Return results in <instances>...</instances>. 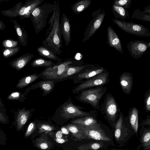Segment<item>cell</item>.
Returning <instances> with one entry per match:
<instances>
[{
    "label": "cell",
    "mask_w": 150,
    "mask_h": 150,
    "mask_svg": "<svg viewBox=\"0 0 150 150\" xmlns=\"http://www.w3.org/2000/svg\"><path fill=\"white\" fill-rule=\"evenodd\" d=\"M2 44L4 47L12 48L17 47L18 45V42L17 41L13 40L7 39L4 40Z\"/></svg>",
    "instance_id": "obj_40"
},
{
    "label": "cell",
    "mask_w": 150,
    "mask_h": 150,
    "mask_svg": "<svg viewBox=\"0 0 150 150\" xmlns=\"http://www.w3.org/2000/svg\"><path fill=\"white\" fill-rule=\"evenodd\" d=\"M52 14L48 24L49 26L47 30L45 38L42 42L43 45L56 54L61 55L62 52L60 22V9L59 2L55 0Z\"/></svg>",
    "instance_id": "obj_1"
},
{
    "label": "cell",
    "mask_w": 150,
    "mask_h": 150,
    "mask_svg": "<svg viewBox=\"0 0 150 150\" xmlns=\"http://www.w3.org/2000/svg\"><path fill=\"white\" fill-rule=\"evenodd\" d=\"M141 142L143 147L146 150L150 149V130L145 132L141 138Z\"/></svg>",
    "instance_id": "obj_34"
},
{
    "label": "cell",
    "mask_w": 150,
    "mask_h": 150,
    "mask_svg": "<svg viewBox=\"0 0 150 150\" xmlns=\"http://www.w3.org/2000/svg\"><path fill=\"white\" fill-rule=\"evenodd\" d=\"M123 123V117L122 115H120L115 125V138L118 139L121 136V130Z\"/></svg>",
    "instance_id": "obj_36"
},
{
    "label": "cell",
    "mask_w": 150,
    "mask_h": 150,
    "mask_svg": "<svg viewBox=\"0 0 150 150\" xmlns=\"http://www.w3.org/2000/svg\"><path fill=\"white\" fill-rule=\"evenodd\" d=\"M117 109V105L114 98L109 96L106 100L105 110L109 118L113 120L115 118Z\"/></svg>",
    "instance_id": "obj_18"
},
{
    "label": "cell",
    "mask_w": 150,
    "mask_h": 150,
    "mask_svg": "<svg viewBox=\"0 0 150 150\" xmlns=\"http://www.w3.org/2000/svg\"><path fill=\"white\" fill-rule=\"evenodd\" d=\"M77 125L81 132L83 139L103 141H109L111 140L100 128L99 124L88 127Z\"/></svg>",
    "instance_id": "obj_7"
},
{
    "label": "cell",
    "mask_w": 150,
    "mask_h": 150,
    "mask_svg": "<svg viewBox=\"0 0 150 150\" xmlns=\"http://www.w3.org/2000/svg\"><path fill=\"white\" fill-rule=\"evenodd\" d=\"M101 143L91 142L82 144L78 147V150H97L102 147L103 145Z\"/></svg>",
    "instance_id": "obj_32"
},
{
    "label": "cell",
    "mask_w": 150,
    "mask_h": 150,
    "mask_svg": "<svg viewBox=\"0 0 150 150\" xmlns=\"http://www.w3.org/2000/svg\"><path fill=\"white\" fill-rule=\"evenodd\" d=\"M40 77L37 73L25 76L18 80L16 87L19 89L23 88L28 86Z\"/></svg>",
    "instance_id": "obj_25"
},
{
    "label": "cell",
    "mask_w": 150,
    "mask_h": 150,
    "mask_svg": "<svg viewBox=\"0 0 150 150\" xmlns=\"http://www.w3.org/2000/svg\"><path fill=\"white\" fill-rule=\"evenodd\" d=\"M44 0H28L20 9L17 16L22 21L25 18H30L33 11L43 2Z\"/></svg>",
    "instance_id": "obj_11"
},
{
    "label": "cell",
    "mask_w": 150,
    "mask_h": 150,
    "mask_svg": "<svg viewBox=\"0 0 150 150\" xmlns=\"http://www.w3.org/2000/svg\"><path fill=\"white\" fill-rule=\"evenodd\" d=\"M131 18H135L138 20L144 21H150V15L143 11L142 12L139 9H136L134 10Z\"/></svg>",
    "instance_id": "obj_30"
},
{
    "label": "cell",
    "mask_w": 150,
    "mask_h": 150,
    "mask_svg": "<svg viewBox=\"0 0 150 150\" xmlns=\"http://www.w3.org/2000/svg\"><path fill=\"white\" fill-rule=\"evenodd\" d=\"M91 0H78L71 6V9L76 14H78L87 8L91 4Z\"/></svg>",
    "instance_id": "obj_24"
},
{
    "label": "cell",
    "mask_w": 150,
    "mask_h": 150,
    "mask_svg": "<svg viewBox=\"0 0 150 150\" xmlns=\"http://www.w3.org/2000/svg\"><path fill=\"white\" fill-rule=\"evenodd\" d=\"M107 43L111 47H113L117 51L123 54V50L120 39L111 26L107 28Z\"/></svg>",
    "instance_id": "obj_13"
},
{
    "label": "cell",
    "mask_w": 150,
    "mask_h": 150,
    "mask_svg": "<svg viewBox=\"0 0 150 150\" xmlns=\"http://www.w3.org/2000/svg\"><path fill=\"white\" fill-rule=\"evenodd\" d=\"M54 139L58 143L63 144L68 141V139H56L54 138Z\"/></svg>",
    "instance_id": "obj_43"
},
{
    "label": "cell",
    "mask_w": 150,
    "mask_h": 150,
    "mask_svg": "<svg viewBox=\"0 0 150 150\" xmlns=\"http://www.w3.org/2000/svg\"><path fill=\"white\" fill-rule=\"evenodd\" d=\"M36 127V124L33 122H31L29 125L26 130L25 136L28 137L34 131Z\"/></svg>",
    "instance_id": "obj_41"
},
{
    "label": "cell",
    "mask_w": 150,
    "mask_h": 150,
    "mask_svg": "<svg viewBox=\"0 0 150 150\" xmlns=\"http://www.w3.org/2000/svg\"><path fill=\"white\" fill-rule=\"evenodd\" d=\"M112 11L116 18L124 20L129 18V15L127 9L122 7L112 4Z\"/></svg>",
    "instance_id": "obj_26"
},
{
    "label": "cell",
    "mask_w": 150,
    "mask_h": 150,
    "mask_svg": "<svg viewBox=\"0 0 150 150\" xmlns=\"http://www.w3.org/2000/svg\"><path fill=\"white\" fill-rule=\"evenodd\" d=\"M51 143V142L41 137L37 138L35 141L36 146L38 149L42 150H46L50 148Z\"/></svg>",
    "instance_id": "obj_31"
},
{
    "label": "cell",
    "mask_w": 150,
    "mask_h": 150,
    "mask_svg": "<svg viewBox=\"0 0 150 150\" xmlns=\"http://www.w3.org/2000/svg\"><path fill=\"white\" fill-rule=\"evenodd\" d=\"M22 5V2L18 3L14 7L10 9L2 10L1 13L4 16L10 17L12 18L16 17Z\"/></svg>",
    "instance_id": "obj_29"
},
{
    "label": "cell",
    "mask_w": 150,
    "mask_h": 150,
    "mask_svg": "<svg viewBox=\"0 0 150 150\" xmlns=\"http://www.w3.org/2000/svg\"><path fill=\"white\" fill-rule=\"evenodd\" d=\"M55 64L51 60H46L42 58H39L33 60L30 65L33 67H45L46 68Z\"/></svg>",
    "instance_id": "obj_28"
},
{
    "label": "cell",
    "mask_w": 150,
    "mask_h": 150,
    "mask_svg": "<svg viewBox=\"0 0 150 150\" xmlns=\"http://www.w3.org/2000/svg\"><path fill=\"white\" fill-rule=\"evenodd\" d=\"M105 70L103 67L94 65L92 67L87 68L76 74L74 79V83L77 84L83 82L84 80L88 79L99 74Z\"/></svg>",
    "instance_id": "obj_10"
},
{
    "label": "cell",
    "mask_w": 150,
    "mask_h": 150,
    "mask_svg": "<svg viewBox=\"0 0 150 150\" xmlns=\"http://www.w3.org/2000/svg\"><path fill=\"white\" fill-rule=\"evenodd\" d=\"M54 85V81L52 80L40 81L30 86V89L40 88L45 94H48L53 90Z\"/></svg>",
    "instance_id": "obj_21"
},
{
    "label": "cell",
    "mask_w": 150,
    "mask_h": 150,
    "mask_svg": "<svg viewBox=\"0 0 150 150\" xmlns=\"http://www.w3.org/2000/svg\"><path fill=\"white\" fill-rule=\"evenodd\" d=\"M6 119L5 116L1 111L0 110V122L2 123H4L6 122Z\"/></svg>",
    "instance_id": "obj_44"
},
{
    "label": "cell",
    "mask_w": 150,
    "mask_h": 150,
    "mask_svg": "<svg viewBox=\"0 0 150 150\" xmlns=\"http://www.w3.org/2000/svg\"><path fill=\"white\" fill-rule=\"evenodd\" d=\"M127 47L132 57L137 59L146 53L148 48L150 47V42L143 40L131 41L127 44Z\"/></svg>",
    "instance_id": "obj_9"
},
{
    "label": "cell",
    "mask_w": 150,
    "mask_h": 150,
    "mask_svg": "<svg viewBox=\"0 0 150 150\" xmlns=\"http://www.w3.org/2000/svg\"><path fill=\"white\" fill-rule=\"evenodd\" d=\"M112 21L120 28L127 33L141 37L150 36V32L148 28L142 25L117 19H113Z\"/></svg>",
    "instance_id": "obj_3"
},
{
    "label": "cell",
    "mask_w": 150,
    "mask_h": 150,
    "mask_svg": "<svg viewBox=\"0 0 150 150\" xmlns=\"http://www.w3.org/2000/svg\"><path fill=\"white\" fill-rule=\"evenodd\" d=\"M38 128L39 133H48L55 129L53 126L48 124L44 123L38 124Z\"/></svg>",
    "instance_id": "obj_37"
},
{
    "label": "cell",
    "mask_w": 150,
    "mask_h": 150,
    "mask_svg": "<svg viewBox=\"0 0 150 150\" xmlns=\"http://www.w3.org/2000/svg\"><path fill=\"white\" fill-rule=\"evenodd\" d=\"M32 112L30 110L25 108L18 109L14 112L16 117V126L18 130L21 129L28 121Z\"/></svg>",
    "instance_id": "obj_16"
},
{
    "label": "cell",
    "mask_w": 150,
    "mask_h": 150,
    "mask_svg": "<svg viewBox=\"0 0 150 150\" xmlns=\"http://www.w3.org/2000/svg\"><path fill=\"white\" fill-rule=\"evenodd\" d=\"M13 23L18 37L19 42L23 47H26L28 43V35L27 33L24 28L21 26L16 20H13Z\"/></svg>",
    "instance_id": "obj_20"
},
{
    "label": "cell",
    "mask_w": 150,
    "mask_h": 150,
    "mask_svg": "<svg viewBox=\"0 0 150 150\" xmlns=\"http://www.w3.org/2000/svg\"><path fill=\"white\" fill-rule=\"evenodd\" d=\"M100 8L92 12V19L89 23L84 33L82 42L88 40L95 33L102 24L105 15V10Z\"/></svg>",
    "instance_id": "obj_6"
},
{
    "label": "cell",
    "mask_w": 150,
    "mask_h": 150,
    "mask_svg": "<svg viewBox=\"0 0 150 150\" xmlns=\"http://www.w3.org/2000/svg\"><path fill=\"white\" fill-rule=\"evenodd\" d=\"M54 8L53 3L46 2L41 4L33 11L30 18L36 34L45 27L47 18Z\"/></svg>",
    "instance_id": "obj_2"
},
{
    "label": "cell",
    "mask_w": 150,
    "mask_h": 150,
    "mask_svg": "<svg viewBox=\"0 0 150 150\" xmlns=\"http://www.w3.org/2000/svg\"><path fill=\"white\" fill-rule=\"evenodd\" d=\"M62 112L63 117L66 119L87 116L90 115L89 113L80 110L71 103L64 105L62 106Z\"/></svg>",
    "instance_id": "obj_12"
},
{
    "label": "cell",
    "mask_w": 150,
    "mask_h": 150,
    "mask_svg": "<svg viewBox=\"0 0 150 150\" xmlns=\"http://www.w3.org/2000/svg\"><path fill=\"white\" fill-rule=\"evenodd\" d=\"M129 121L132 127L137 133L138 127V111L136 108H133L130 112Z\"/></svg>",
    "instance_id": "obj_27"
},
{
    "label": "cell",
    "mask_w": 150,
    "mask_h": 150,
    "mask_svg": "<svg viewBox=\"0 0 150 150\" xmlns=\"http://www.w3.org/2000/svg\"><path fill=\"white\" fill-rule=\"evenodd\" d=\"M34 56V55L33 54L26 53L11 61L9 64L11 67L19 71L30 61Z\"/></svg>",
    "instance_id": "obj_15"
},
{
    "label": "cell",
    "mask_w": 150,
    "mask_h": 150,
    "mask_svg": "<svg viewBox=\"0 0 150 150\" xmlns=\"http://www.w3.org/2000/svg\"><path fill=\"white\" fill-rule=\"evenodd\" d=\"M61 130L62 133L64 134H67L69 133V130L66 127H62Z\"/></svg>",
    "instance_id": "obj_47"
},
{
    "label": "cell",
    "mask_w": 150,
    "mask_h": 150,
    "mask_svg": "<svg viewBox=\"0 0 150 150\" xmlns=\"http://www.w3.org/2000/svg\"><path fill=\"white\" fill-rule=\"evenodd\" d=\"M63 135V133L61 131H58L56 133V139H61Z\"/></svg>",
    "instance_id": "obj_45"
},
{
    "label": "cell",
    "mask_w": 150,
    "mask_h": 150,
    "mask_svg": "<svg viewBox=\"0 0 150 150\" xmlns=\"http://www.w3.org/2000/svg\"><path fill=\"white\" fill-rule=\"evenodd\" d=\"M106 91L105 88L98 87L83 91L78 97V100L88 103L93 108L99 107V101Z\"/></svg>",
    "instance_id": "obj_5"
},
{
    "label": "cell",
    "mask_w": 150,
    "mask_h": 150,
    "mask_svg": "<svg viewBox=\"0 0 150 150\" xmlns=\"http://www.w3.org/2000/svg\"><path fill=\"white\" fill-rule=\"evenodd\" d=\"M38 54L42 57L49 59L58 63L62 62V59L59 58L54 53L43 45L38 47L37 49Z\"/></svg>",
    "instance_id": "obj_22"
},
{
    "label": "cell",
    "mask_w": 150,
    "mask_h": 150,
    "mask_svg": "<svg viewBox=\"0 0 150 150\" xmlns=\"http://www.w3.org/2000/svg\"><path fill=\"white\" fill-rule=\"evenodd\" d=\"M74 61L73 59H67L59 63H55L54 65L46 68L38 75L45 79L57 80Z\"/></svg>",
    "instance_id": "obj_4"
},
{
    "label": "cell",
    "mask_w": 150,
    "mask_h": 150,
    "mask_svg": "<svg viewBox=\"0 0 150 150\" xmlns=\"http://www.w3.org/2000/svg\"><path fill=\"white\" fill-rule=\"evenodd\" d=\"M108 72L105 70L102 73L81 83L75 88L73 90V92L74 93H77L84 89L103 85L108 81Z\"/></svg>",
    "instance_id": "obj_8"
},
{
    "label": "cell",
    "mask_w": 150,
    "mask_h": 150,
    "mask_svg": "<svg viewBox=\"0 0 150 150\" xmlns=\"http://www.w3.org/2000/svg\"><path fill=\"white\" fill-rule=\"evenodd\" d=\"M120 84L124 92L126 94H129L133 84L132 74L126 72L122 73L120 77Z\"/></svg>",
    "instance_id": "obj_17"
},
{
    "label": "cell",
    "mask_w": 150,
    "mask_h": 150,
    "mask_svg": "<svg viewBox=\"0 0 150 150\" xmlns=\"http://www.w3.org/2000/svg\"><path fill=\"white\" fill-rule=\"evenodd\" d=\"M65 127L76 138L83 139L81 132L77 125L72 124H68L65 126Z\"/></svg>",
    "instance_id": "obj_33"
},
{
    "label": "cell",
    "mask_w": 150,
    "mask_h": 150,
    "mask_svg": "<svg viewBox=\"0 0 150 150\" xmlns=\"http://www.w3.org/2000/svg\"><path fill=\"white\" fill-rule=\"evenodd\" d=\"M93 64H87L78 66H71L67 67L63 74L57 80L67 78L75 74H77L82 70L93 66Z\"/></svg>",
    "instance_id": "obj_19"
},
{
    "label": "cell",
    "mask_w": 150,
    "mask_h": 150,
    "mask_svg": "<svg viewBox=\"0 0 150 150\" xmlns=\"http://www.w3.org/2000/svg\"><path fill=\"white\" fill-rule=\"evenodd\" d=\"M72 124L83 127H88L99 124L97 120L91 116H85L79 118L71 122Z\"/></svg>",
    "instance_id": "obj_23"
},
{
    "label": "cell",
    "mask_w": 150,
    "mask_h": 150,
    "mask_svg": "<svg viewBox=\"0 0 150 150\" xmlns=\"http://www.w3.org/2000/svg\"><path fill=\"white\" fill-rule=\"evenodd\" d=\"M132 3V0H115L113 4L127 9L130 7Z\"/></svg>",
    "instance_id": "obj_39"
},
{
    "label": "cell",
    "mask_w": 150,
    "mask_h": 150,
    "mask_svg": "<svg viewBox=\"0 0 150 150\" xmlns=\"http://www.w3.org/2000/svg\"><path fill=\"white\" fill-rule=\"evenodd\" d=\"M26 93H22L19 91L12 92L7 97V99L9 100H16L20 102H24L26 98L25 96Z\"/></svg>",
    "instance_id": "obj_35"
},
{
    "label": "cell",
    "mask_w": 150,
    "mask_h": 150,
    "mask_svg": "<svg viewBox=\"0 0 150 150\" xmlns=\"http://www.w3.org/2000/svg\"><path fill=\"white\" fill-rule=\"evenodd\" d=\"M20 47L17 46L12 48L5 49L3 52V55L5 58H8L16 54L19 51Z\"/></svg>",
    "instance_id": "obj_38"
},
{
    "label": "cell",
    "mask_w": 150,
    "mask_h": 150,
    "mask_svg": "<svg viewBox=\"0 0 150 150\" xmlns=\"http://www.w3.org/2000/svg\"><path fill=\"white\" fill-rule=\"evenodd\" d=\"M145 98V104L146 110L148 112L150 111V93L149 89L146 92Z\"/></svg>",
    "instance_id": "obj_42"
},
{
    "label": "cell",
    "mask_w": 150,
    "mask_h": 150,
    "mask_svg": "<svg viewBox=\"0 0 150 150\" xmlns=\"http://www.w3.org/2000/svg\"><path fill=\"white\" fill-rule=\"evenodd\" d=\"M60 23L61 34L67 47L69 45L71 40V27L69 18L64 12L62 14Z\"/></svg>",
    "instance_id": "obj_14"
},
{
    "label": "cell",
    "mask_w": 150,
    "mask_h": 150,
    "mask_svg": "<svg viewBox=\"0 0 150 150\" xmlns=\"http://www.w3.org/2000/svg\"><path fill=\"white\" fill-rule=\"evenodd\" d=\"M6 28L5 24L1 21L0 20V30H4Z\"/></svg>",
    "instance_id": "obj_46"
},
{
    "label": "cell",
    "mask_w": 150,
    "mask_h": 150,
    "mask_svg": "<svg viewBox=\"0 0 150 150\" xmlns=\"http://www.w3.org/2000/svg\"><path fill=\"white\" fill-rule=\"evenodd\" d=\"M4 107V105L3 103V102L2 101L1 98H0V108H3Z\"/></svg>",
    "instance_id": "obj_48"
}]
</instances>
